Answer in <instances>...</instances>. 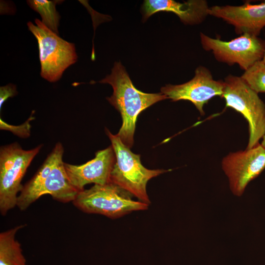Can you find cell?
Returning <instances> with one entry per match:
<instances>
[{"label": "cell", "instance_id": "1", "mask_svg": "<svg viewBox=\"0 0 265 265\" xmlns=\"http://www.w3.org/2000/svg\"><path fill=\"white\" fill-rule=\"evenodd\" d=\"M99 82L108 83L112 87V95L106 99L122 117V125L117 135L126 146L131 148L133 143L138 115L155 103L168 98L161 92L147 93L138 90L120 62H115L111 74Z\"/></svg>", "mask_w": 265, "mask_h": 265}, {"label": "cell", "instance_id": "2", "mask_svg": "<svg viewBox=\"0 0 265 265\" xmlns=\"http://www.w3.org/2000/svg\"><path fill=\"white\" fill-rule=\"evenodd\" d=\"M63 153L62 144L57 142L19 194L16 206L20 210H26L45 194H50L54 200L62 203L74 200L80 191L68 177L62 159Z\"/></svg>", "mask_w": 265, "mask_h": 265}, {"label": "cell", "instance_id": "3", "mask_svg": "<svg viewBox=\"0 0 265 265\" xmlns=\"http://www.w3.org/2000/svg\"><path fill=\"white\" fill-rule=\"evenodd\" d=\"M115 155V161L110 176V181L136 197L139 201L150 203L146 191V185L152 178L169 170H151L145 168L140 161V156L133 153L116 134H112L106 128Z\"/></svg>", "mask_w": 265, "mask_h": 265}, {"label": "cell", "instance_id": "4", "mask_svg": "<svg viewBox=\"0 0 265 265\" xmlns=\"http://www.w3.org/2000/svg\"><path fill=\"white\" fill-rule=\"evenodd\" d=\"M34 22L35 25L29 21L27 26L37 41L41 76L51 82L57 81L66 69L77 61L75 44L60 37L39 19Z\"/></svg>", "mask_w": 265, "mask_h": 265}, {"label": "cell", "instance_id": "5", "mask_svg": "<svg viewBox=\"0 0 265 265\" xmlns=\"http://www.w3.org/2000/svg\"><path fill=\"white\" fill-rule=\"evenodd\" d=\"M221 97L225 100L226 107L241 113L248 124L249 149L259 143L265 134V104L241 78L229 75L224 79Z\"/></svg>", "mask_w": 265, "mask_h": 265}, {"label": "cell", "instance_id": "6", "mask_svg": "<svg viewBox=\"0 0 265 265\" xmlns=\"http://www.w3.org/2000/svg\"><path fill=\"white\" fill-rule=\"evenodd\" d=\"M42 147L40 144L28 150L17 142L0 148V212L5 215L17 206L18 194L24 186L21 182L33 159Z\"/></svg>", "mask_w": 265, "mask_h": 265}, {"label": "cell", "instance_id": "7", "mask_svg": "<svg viewBox=\"0 0 265 265\" xmlns=\"http://www.w3.org/2000/svg\"><path fill=\"white\" fill-rule=\"evenodd\" d=\"M132 195L112 183L94 185L89 189L80 191L72 202L81 211L98 213L112 219L135 211L145 210L148 204L133 200Z\"/></svg>", "mask_w": 265, "mask_h": 265}, {"label": "cell", "instance_id": "8", "mask_svg": "<svg viewBox=\"0 0 265 265\" xmlns=\"http://www.w3.org/2000/svg\"><path fill=\"white\" fill-rule=\"evenodd\" d=\"M200 38L203 49L211 51L218 61L237 64L244 71L262 60L265 52V41L258 36L243 34L226 41L201 32Z\"/></svg>", "mask_w": 265, "mask_h": 265}, {"label": "cell", "instance_id": "9", "mask_svg": "<svg viewBox=\"0 0 265 265\" xmlns=\"http://www.w3.org/2000/svg\"><path fill=\"white\" fill-rule=\"evenodd\" d=\"M221 165L232 192L241 196L249 182L265 169V148L259 143L249 149L230 153Z\"/></svg>", "mask_w": 265, "mask_h": 265}, {"label": "cell", "instance_id": "10", "mask_svg": "<svg viewBox=\"0 0 265 265\" xmlns=\"http://www.w3.org/2000/svg\"><path fill=\"white\" fill-rule=\"evenodd\" d=\"M224 87L223 80L213 79L211 71L199 66L194 77L183 84H166L161 87V93L172 101L186 100L191 102L201 115L205 114L204 106L213 97H221Z\"/></svg>", "mask_w": 265, "mask_h": 265}, {"label": "cell", "instance_id": "11", "mask_svg": "<svg viewBox=\"0 0 265 265\" xmlns=\"http://www.w3.org/2000/svg\"><path fill=\"white\" fill-rule=\"evenodd\" d=\"M209 15L233 26L238 34L258 36L265 26V1L259 4L246 1L241 5H214Z\"/></svg>", "mask_w": 265, "mask_h": 265}, {"label": "cell", "instance_id": "12", "mask_svg": "<svg viewBox=\"0 0 265 265\" xmlns=\"http://www.w3.org/2000/svg\"><path fill=\"white\" fill-rule=\"evenodd\" d=\"M115 161L111 146L97 151L94 159L81 165L64 162V167L71 184L79 191L87 184L104 185L110 183V176Z\"/></svg>", "mask_w": 265, "mask_h": 265}, {"label": "cell", "instance_id": "13", "mask_svg": "<svg viewBox=\"0 0 265 265\" xmlns=\"http://www.w3.org/2000/svg\"><path fill=\"white\" fill-rule=\"evenodd\" d=\"M210 7L205 0H189L180 2L173 0H145L142 5L143 19L159 11L175 14L185 25H195L202 23L209 15Z\"/></svg>", "mask_w": 265, "mask_h": 265}, {"label": "cell", "instance_id": "14", "mask_svg": "<svg viewBox=\"0 0 265 265\" xmlns=\"http://www.w3.org/2000/svg\"><path fill=\"white\" fill-rule=\"evenodd\" d=\"M25 226L20 225L0 233V265H27L21 244L15 239L17 232Z\"/></svg>", "mask_w": 265, "mask_h": 265}, {"label": "cell", "instance_id": "15", "mask_svg": "<svg viewBox=\"0 0 265 265\" xmlns=\"http://www.w3.org/2000/svg\"><path fill=\"white\" fill-rule=\"evenodd\" d=\"M62 0H28V6L41 16V22L51 30L59 34L60 16L56 9V5Z\"/></svg>", "mask_w": 265, "mask_h": 265}, {"label": "cell", "instance_id": "16", "mask_svg": "<svg viewBox=\"0 0 265 265\" xmlns=\"http://www.w3.org/2000/svg\"><path fill=\"white\" fill-rule=\"evenodd\" d=\"M240 77L258 94L265 93V63L262 60L256 62L245 71Z\"/></svg>", "mask_w": 265, "mask_h": 265}, {"label": "cell", "instance_id": "17", "mask_svg": "<svg viewBox=\"0 0 265 265\" xmlns=\"http://www.w3.org/2000/svg\"><path fill=\"white\" fill-rule=\"evenodd\" d=\"M32 112L29 118L24 123L18 125L13 126L9 125L0 118V130H8L14 134L22 138H27L30 135L31 125L30 122L34 119Z\"/></svg>", "mask_w": 265, "mask_h": 265}, {"label": "cell", "instance_id": "18", "mask_svg": "<svg viewBox=\"0 0 265 265\" xmlns=\"http://www.w3.org/2000/svg\"><path fill=\"white\" fill-rule=\"evenodd\" d=\"M18 94L16 86L9 83L0 87V109L1 110L3 103L9 98Z\"/></svg>", "mask_w": 265, "mask_h": 265}, {"label": "cell", "instance_id": "19", "mask_svg": "<svg viewBox=\"0 0 265 265\" xmlns=\"http://www.w3.org/2000/svg\"><path fill=\"white\" fill-rule=\"evenodd\" d=\"M261 144H262V145L263 147H264L265 148V134L264 135V136L262 138V142H261Z\"/></svg>", "mask_w": 265, "mask_h": 265}, {"label": "cell", "instance_id": "20", "mask_svg": "<svg viewBox=\"0 0 265 265\" xmlns=\"http://www.w3.org/2000/svg\"><path fill=\"white\" fill-rule=\"evenodd\" d=\"M262 61L264 63H265V53H264V57L263 58V59H262Z\"/></svg>", "mask_w": 265, "mask_h": 265}]
</instances>
